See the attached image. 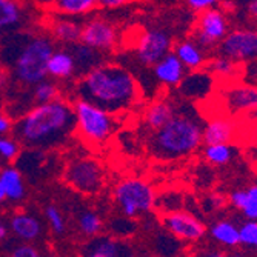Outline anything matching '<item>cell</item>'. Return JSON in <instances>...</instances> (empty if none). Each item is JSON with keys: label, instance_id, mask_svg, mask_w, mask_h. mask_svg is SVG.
<instances>
[{"label": "cell", "instance_id": "cell-15", "mask_svg": "<svg viewBox=\"0 0 257 257\" xmlns=\"http://www.w3.org/2000/svg\"><path fill=\"white\" fill-rule=\"evenodd\" d=\"M85 255L91 257H128L133 255V248L119 239L108 236H94L83 248Z\"/></svg>", "mask_w": 257, "mask_h": 257}, {"label": "cell", "instance_id": "cell-20", "mask_svg": "<svg viewBox=\"0 0 257 257\" xmlns=\"http://www.w3.org/2000/svg\"><path fill=\"white\" fill-rule=\"evenodd\" d=\"M177 111V105L170 100H156L147 106L144 112V122L150 131H156L165 125Z\"/></svg>", "mask_w": 257, "mask_h": 257}, {"label": "cell", "instance_id": "cell-43", "mask_svg": "<svg viewBox=\"0 0 257 257\" xmlns=\"http://www.w3.org/2000/svg\"><path fill=\"white\" fill-rule=\"evenodd\" d=\"M11 128H13V125H11V122H10V119L7 117V115H0V134L10 133Z\"/></svg>", "mask_w": 257, "mask_h": 257}, {"label": "cell", "instance_id": "cell-39", "mask_svg": "<svg viewBox=\"0 0 257 257\" xmlns=\"http://www.w3.org/2000/svg\"><path fill=\"white\" fill-rule=\"evenodd\" d=\"M13 255L14 257H37L39 255V251L28 245V243H23V245H19L14 251H13Z\"/></svg>", "mask_w": 257, "mask_h": 257}, {"label": "cell", "instance_id": "cell-18", "mask_svg": "<svg viewBox=\"0 0 257 257\" xmlns=\"http://www.w3.org/2000/svg\"><path fill=\"white\" fill-rule=\"evenodd\" d=\"M179 60L183 63L186 71H197L206 66V56L205 50L194 40H182L174 46L173 51Z\"/></svg>", "mask_w": 257, "mask_h": 257}, {"label": "cell", "instance_id": "cell-12", "mask_svg": "<svg viewBox=\"0 0 257 257\" xmlns=\"http://www.w3.org/2000/svg\"><path fill=\"white\" fill-rule=\"evenodd\" d=\"M162 226L177 240L194 243L205 234V225L196 216L185 213L182 209L162 214Z\"/></svg>", "mask_w": 257, "mask_h": 257}, {"label": "cell", "instance_id": "cell-2", "mask_svg": "<svg viewBox=\"0 0 257 257\" xmlns=\"http://www.w3.org/2000/svg\"><path fill=\"white\" fill-rule=\"evenodd\" d=\"M77 99L88 100L115 115L134 109L142 88L133 73L119 63H100L76 82Z\"/></svg>", "mask_w": 257, "mask_h": 257}, {"label": "cell", "instance_id": "cell-27", "mask_svg": "<svg viewBox=\"0 0 257 257\" xmlns=\"http://www.w3.org/2000/svg\"><path fill=\"white\" fill-rule=\"evenodd\" d=\"M206 69L209 73H211L214 77H219V79H223V80H234L239 73H240V65L232 60L223 54L217 56V57H213L206 63Z\"/></svg>", "mask_w": 257, "mask_h": 257}, {"label": "cell", "instance_id": "cell-21", "mask_svg": "<svg viewBox=\"0 0 257 257\" xmlns=\"http://www.w3.org/2000/svg\"><path fill=\"white\" fill-rule=\"evenodd\" d=\"M69 51H71V54L74 56V60H76V74L80 76V77L85 73H88L89 69L103 63L100 51L96 50V48H91V46L85 45L80 40L76 42V43H71V46H69Z\"/></svg>", "mask_w": 257, "mask_h": 257}, {"label": "cell", "instance_id": "cell-25", "mask_svg": "<svg viewBox=\"0 0 257 257\" xmlns=\"http://www.w3.org/2000/svg\"><path fill=\"white\" fill-rule=\"evenodd\" d=\"M48 74L54 79L76 76V60L69 50H56L48 60Z\"/></svg>", "mask_w": 257, "mask_h": 257}, {"label": "cell", "instance_id": "cell-34", "mask_svg": "<svg viewBox=\"0 0 257 257\" xmlns=\"http://www.w3.org/2000/svg\"><path fill=\"white\" fill-rule=\"evenodd\" d=\"M20 154V147L17 140L8 139V137H0V156L8 162H16V159Z\"/></svg>", "mask_w": 257, "mask_h": 257}, {"label": "cell", "instance_id": "cell-35", "mask_svg": "<svg viewBox=\"0 0 257 257\" xmlns=\"http://www.w3.org/2000/svg\"><path fill=\"white\" fill-rule=\"evenodd\" d=\"M111 228H112V231H114L117 236H120V237H126V236H131L133 232H134V229H136V223L133 222V219H130V217L123 216V217H122V219H119V220H114V222H112V225H111Z\"/></svg>", "mask_w": 257, "mask_h": 257}, {"label": "cell", "instance_id": "cell-1", "mask_svg": "<svg viewBox=\"0 0 257 257\" xmlns=\"http://www.w3.org/2000/svg\"><path fill=\"white\" fill-rule=\"evenodd\" d=\"M13 139L31 151H46L63 147L76 136L74 103L54 99L33 106L16 120L11 128Z\"/></svg>", "mask_w": 257, "mask_h": 257}, {"label": "cell", "instance_id": "cell-44", "mask_svg": "<svg viewBox=\"0 0 257 257\" xmlns=\"http://www.w3.org/2000/svg\"><path fill=\"white\" fill-rule=\"evenodd\" d=\"M248 14L257 20V0H249L248 4Z\"/></svg>", "mask_w": 257, "mask_h": 257}, {"label": "cell", "instance_id": "cell-5", "mask_svg": "<svg viewBox=\"0 0 257 257\" xmlns=\"http://www.w3.org/2000/svg\"><path fill=\"white\" fill-rule=\"evenodd\" d=\"M76 112V136L92 148L105 145L120 126L117 115L91 103L77 99L74 102Z\"/></svg>", "mask_w": 257, "mask_h": 257}, {"label": "cell", "instance_id": "cell-36", "mask_svg": "<svg viewBox=\"0 0 257 257\" xmlns=\"http://www.w3.org/2000/svg\"><path fill=\"white\" fill-rule=\"evenodd\" d=\"M46 217H48L54 232H57V234H63L65 232V220H63L62 214L59 213V209L56 206L46 208Z\"/></svg>", "mask_w": 257, "mask_h": 257}, {"label": "cell", "instance_id": "cell-41", "mask_svg": "<svg viewBox=\"0 0 257 257\" xmlns=\"http://www.w3.org/2000/svg\"><path fill=\"white\" fill-rule=\"evenodd\" d=\"M10 80H11V73L10 69L4 65H0V94L8 88L10 85Z\"/></svg>", "mask_w": 257, "mask_h": 257}, {"label": "cell", "instance_id": "cell-30", "mask_svg": "<svg viewBox=\"0 0 257 257\" xmlns=\"http://www.w3.org/2000/svg\"><path fill=\"white\" fill-rule=\"evenodd\" d=\"M236 150L229 144H214V145H205L203 148V159L211 163L214 167H223L231 159L234 157Z\"/></svg>", "mask_w": 257, "mask_h": 257}, {"label": "cell", "instance_id": "cell-32", "mask_svg": "<svg viewBox=\"0 0 257 257\" xmlns=\"http://www.w3.org/2000/svg\"><path fill=\"white\" fill-rule=\"evenodd\" d=\"M240 232V246L245 249L257 252V220L245 219L239 226Z\"/></svg>", "mask_w": 257, "mask_h": 257}, {"label": "cell", "instance_id": "cell-10", "mask_svg": "<svg viewBox=\"0 0 257 257\" xmlns=\"http://www.w3.org/2000/svg\"><path fill=\"white\" fill-rule=\"evenodd\" d=\"M171 37L165 31L150 30L137 37L134 51L136 59L144 66H154L160 59L171 53Z\"/></svg>", "mask_w": 257, "mask_h": 257}, {"label": "cell", "instance_id": "cell-45", "mask_svg": "<svg viewBox=\"0 0 257 257\" xmlns=\"http://www.w3.org/2000/svg\"><path fill=\"white\" fill-rule=\"evenodd\" d=\"M22 2H25V4H36L39 7H48V4H51V0H22Z\"/></svg>", "mask_w": 257, "mask_h": 257}, {"label": "cell", "instance_id": "cell-37", "mask_svg": "<svg viewBox=\"0 0 257 257\" xmlns=\"http://www.w3.org/2000/svg\"><path fill=\"white\" fill-rule=\"evenodd\" d=\"M185 4L188 5L193 11L202 13L205 10L214 8L219 4V0H185Z\"/></svg>", "mask_w": 257, "mask_h": 257}, {"label": "cell", "instance_id": "cell-6", "mask_svg": "<svg viewBox=\"0 0 257 257\" xmlns=\"http://www.w3.org/2000/svg\"><path fill=\"white\" fill-rule=\"evenodd\" d=\"M114 202L122 216L136 219L150 213L156 205V191L153 185L139 177L122 179L114 186Z\"/></svg>", "mask_w": 257, "mask_h": 257}, {"label": "cell", "instance_id": "cell-48", "mask_svg": "<svg viewBox=\"0 0 257 257\" xmlns=\"http://www.w3.org/2000/svg\"><path fill=\"white\" fill-rule=\"evenodd\" d=\"M255 131H257V126H255Z\"/></svg>", "mask_w": 257, "mask_h": 257}, {"label": "cell", "instance_id": "cell-22", "mask_svg": "<svg viewBox=\"0 0 257 257\" xmlns=\"http://www.w3.org/2000/svg\"><path fill=\"white\" fill-rule=\"evenodd\" d=\"M82 27L83 25H80V23H77L74 20L53 17L48 23V31L54 40L71 45V43H76L80 40Z\"/></svg>", "mask_w": 257, "mask_h": 257}, {"label": "cell", "instance_id": "cell-19", "mask_svg": "<svg viewBox=\"0 0 257 257\" xmlns=\"http://www.w3.org/2000/svg\"><path fill=\"white\" fill-rule=\"evenodd\" d=\"M22 0H0V33L19 28L28 19Z\"/></svg>", "mask_w": 257, "mask_h": 257}, {"label": "cell", "instance_id": "cell-11", "mask_svg": "<svg viewBox=\"0 0 257 257\" xmlns=\"http://www.w3.org/2000/svg\"><path fill=\"white\" fill-rule=\"evenodd\" d=\"M220 54L236 60L237 63L251 62L257 59V31L255 30H234L228 31L219 45Z\"/></svg>", "mask_w": 257, "mask_h": 257}, {"label": "cell", "instance_id": "cell-9", "mask_svg": "<svg viewBox=\"0 0 257 257\" xmlns=\"http://www.w3.org/2000/svg\"><path fill=\"white\" fill-rule=\"evenodd\" d=\"M220 94V102L228 115H257V86L242 82L226 83Z\"/></svg>", "mask_w": 257, "mask_h": 257}, {"label": "cell", "instance_id": "cell-26", "mask_svg": "<svg viewBox=\"0 0 257 257\" xmlns=\"http://www.w3.org/2000/svg\"><path fill=\"white\" fill-rule=\"evenodd\" d=\"M209 234H211V239L214 242L225 248H236L240 245V232L234 220H217L209 229Z\"/></svg>", "mask_w": 257, "mask_h": 257}, {"label": "cell", "instance_id": "cell-17", "mask_svg": "<svg viewBox=\"0 0 257 257\" xmlns=\"http://www.w3.org/2000/svg\"><path fill=\"white\" fill-rule=\"evenodd\" d=\"M154 77L163 86H179L186 76V68L174 53H168L153 66Z\"/></svg>", "mask_w": 257, "mask_h": 257}, {"label": "cell", "instance_id": "cell-31", "mask_svg": "<svg viewBox=\"0 0 257 257\" xmlns=\"http://www.w3.org/2000/svg\"><path fill=\"white\" fill-rule=\"evenodd\" d=\"M79 228L88 237L99 236L103 229V220L96 211H83L79 217Z\"/></svg>", "mask_w": 257, "mask_h": 257}, {"label": "cell", "instance_id": "cell-13", "mask_svg": "<svg viewBox=\"0 0 257 257\" xmlns=\"http://www.w3.org/2000/svg\"><path fill=\"white\" fill-rule=\"evenodd\" d=\"M80 42L99 51H112L119 42V33L109 20L94 17L82 27Z\"/></svg>", "mask_w": 257, "mask_h": 257}, {"label": "cell", "instance_id": "cell-33", "mask_svg": "<svg viewBox=\"0 0 257 257\" xmlns=\"http://www.w3.org/2000/svg\"><path fill=\"white\" fill-rule=\"evenodd\" d=\"M60 97V88L53 82H39L34 86V102L45 103Z\"/></svg>", "mask_w": 257, "mask_h": 257}, {"label": "cell", "instance_id": "cell-4", "mask_svg": "<svg viewBox=\"0 0 257 257\" xmlns=\"http://www.w3.org/2000/svg\"><path fill=\"white\" fill-rule=\"evenodd\" d=\"M203 122L193 108L177 105L173 117L156 131H150L148 153L160 162H173L191 156L202 142Z\"/></svg>", "mask_w": 257, "mask_h": 257}, {"label": "cell", "instance_id": "cell-46", "mask_svg": "<svg viewBox=\"0 0 257 257\" xmlns=\"http://www.w3.org/2000/svg\"><path fill=\"white\" fill-rule=\"evenodd\" d=\"M5 199H7V193H5V188H4L2 180H0V203H2Z\"/></svg>", "mask_w": 257, "mask_h": 257}, {"label": "cell", "instance_id": "cell-47", "mask_svg": "<svg viewBox=\"0 0 257 257\" xmlns=\"http://www.w3.org/2000/svg\"><path fill=\"white\" fill-rule=\"evenodd\" d=\"M5 237H7V228L2 222H0V240H4Z\"/></svg>", "mask_w": 257, "mask_h": 257}, {"label": "cell", "instance_id": "cell-23", "mask_svg": "<svg viewBox=\"0 0 257 257\" xmlns=\"http://www.w3.org/2000/svg\"><path fill=\"white\" fill-rule=\"evenodd\" d=\"M228 202L239 209L245 219L257 220V182L249 185L246 190L232 191Z\"/></svg>", "mask_w": 257, "mask_h": 257}, {"label": "cell", "instance_id": "cell-40", "mask_svg": "<svg viewBox=\"0 0 257 257\" xmlns=\"http://www.w3.org/2000/svg\"><path fill=\"white\" fill-rule=\"evenodd\" d=\"M246 156H248L249 162L257 168V131H255L254 137L251 139V142L246 147Z\"/></svg>", "mask_w": 257, "mask_h": 257}, {"label": "cell", "instance_id": "cell-24", "mask_svg": "<svg viewBox=\"0 0 257 257\" xmlns=\"http://www.w3.org/2000/svg\"><path fill=\"white\" fill-rule=\"evenodd\" d=\"M99 8V0H51L45 10L56 16H83Z\"/></svg>", "mask_w": 257, "mask_h": 257}, {"label": "cell", "instance_id": "cell-7", "mask_svg": "<svg viewBox=\"0 0 257 257\" xmlns=\"http://www.w3.org/2000/svg\"><path fill=\"white\" fill-rule=\"evenodd\" d=\"M63 180L73 190L86 196H94L105 186V170L96 159H73L63 171Z\"/></svg>", "mask_w": 257, "mask_h": 257}, {"label": "cell", "instance_id": "cell-42", "mask_svg": "<svg viewBox=\"0 0 257 257\" xmlns=\"http://www.w3.org/2000/svg\"><path fill=\"white\" fill-rule=\"evenodd\" d=\"M131 0H99V8L105 10H114V8H120L126 4H130Z\"/></svg>", "mask_w": 257, "mask_h": 257}, {"label": "cell", "instance_id": "cell-14", "mask_svg": "<svg viewBox=\"0 0 257 257\" xmlns=\"http://www.w3.org/2000/svg\"><path fill=\"white\" fill-rule=\"evenodd\" d=\"M239 125L232 120L231 115H214L206 123H203L202 142L203 145L214 144H231L236 139Z\"/></svg>", "mask_w": 257, "mask_h": 257}, {"label": "cell", "instance_id": "cell-38", "mask_svg": "<svg viewBox=\"0 0 257 257\" xmlns=\"http://www.w3.org/2000/svg\"><path fill=\"white\" fill-rule=\"evenodd\" d=\"M226 199L220 194H211L209 197H206L205 200V206L208 208V211H211V213H216L219 211V209H222L225 205H226Z\"/></svg>", "mask_w": 257, "mask_h": 257}, {"label": "cell", "instance_id": "cell-28", "mask_svg": "<svg viewBox=\"0 0 257 257\" xmlns=\"http://www.w3.org/2000/svg\"><path fill=\"white\" fill-rule=\"evenodd\" d=\"M0 180L4 183L7 197L11 200H20L25 196V186H23L22 174L14 167H8L0 171Z\"/></svg>", "mask_w": 257, "mask_h": 257}, {"label": "cell", "instance_id": "cell-16", "mask_svg": "<svg viewBox=\"0 0 257 257\" xmlns=\"http://www.w3.org/2000/svg\"><path fill=\"white\" fill-rule=\"evenodd\" d=\"M213 83H214V76L208 69L206 71L197 69V71H191V74L183 77V80L179 83V91L186 99L200 100L211 92Z\"/></svg>", "mask_w": 257, "mask_h": 257}, {"label": "cell", "instance_id": "cell-3", "mask_svg": "<svg viewBox=\"0 0 257 257\" xmlns=\"http://www.w3.org/2000/svg\"><path fill=\"white\" fill-rule=\"evenodd\" d=\"M11 42L0 43V63L13 68V77L23 86H36L48 74V60L54 50L51 37L43 34L19 33Z\"/></svg>", "mask_w": 257, "mask_h": 257}, {"label": "cell", "instance_id": "cell-8", "mask_svg": "<svg viewBox=\"0 0 257 257\" xmlns=\"http://www.w3.org/2000/svg\"><path fill=\"white\" fill-rule=\"evenodd\" d=\"M228 20L220 8H209L200 13L196 28L193 33V40L199 43L205 51L214 50L228 34Z\"/></svg>", "mask_w": 257, "mask_h": 257}, {"label": "cell", "instance_id": "cell-29", "mask_svg": "<svg viewBox=\"0 0 257 257\" xmlns=\"http://www.w3.org/2000/svg\"><path fill=\"white\" fill-rule=\"evenodd\" d=\"M11 229L23 240H34L40 234V223L27 214H16L11 220Z\"/></svg>", "mask_w": 257, "mask_h": 257}]
</instances>
